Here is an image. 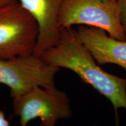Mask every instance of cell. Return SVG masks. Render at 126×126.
Instances as JSON below:
<instances>
[{"mask_svg": "<svg viewBox=\"0 0 126 126\" xmlns=\"http://www.w3.org/2000/svg\"><path fill=\"white\" fill-rule=\"evenodd\" d=\"M77 31L98 64H116L126 71V40L113 38L105 30L94 26L79 25Z\"/></svg>", "mask_w": 126, "mask_h": 126, "instance_id": "7", "label": "cell"}, {"mask_svg": "<svg viewBox=\"0 0 126 126\" xmlns=\"http://www.w3.org/2000/svg\"><path fill=\"white\" fill-rule=\"evenodd\" d=\"M49 65L71 70L83 82L92 86L112 104L116 125L119 124V110H126V78L110 74L98 65L94 56L83 45L76 29H60L57 45L40 56Z\"/></svg>", "mask_w": 126, "mask_h": 126, "instance_id": "1", "label": "cell"}, {"mask_svg": "<svg viewBox=\"0 0 126 126\" xmlns=\"http://www.w3.org/2000/svg\"><path fill=\"white\" fill-rule=\"evenodd\" d=\"M60 70L33 54L17 56L0 60V83L7 86L11 96L15 98L37 86H56L55 77Z\"/></svg>", "mask_w": 126, "mask_h": 126, "instance_id": "5", "label": "cell"}, {"mask_svg": "<svg viewBox=\"0 0 126 126\" xmlns=\"http://www.w3.org/2000/svg\"><path fill=\"white\" fill-rule=\"evenodd\" d=\"M60 29L73 25L101 28L113 38L126 40L117 0H65L60 11Z\"/></svg>", "mask_w": 126, "mask_h": 126, "instance_id": "4", "label": "cell"}, {"mask_svg": "<svg viewBox=\"0 0 126 126\" xmlns=\"http://www.w3.org/2000/svg\"><path fill=\"white\" fill-rule=\"evenodd\" d=\"M9 125L10 123L6 118L4 111L0 110V126H8Z\"/></svg>", "mask_w": 126, "mask_h": 126, "instance_id": "9", "label": "cell"}, {"mask_svg": "<svg viewBox=\"0 0 126 126\" xmlns=\"http://www.w3.org/2000/svg\"><path fill=\"white\" fill-rule=\"evenodd\" d=\"M31 14L39 26V36L33 54L40 57L44 51L57 45L60 40L58 20L65 0H18Z\"/></svg>", "mask_w": 126, "mask_h": 126, "instance_id": "6", "label": "cell"}, {"mask_svg": "<svg viewBox=\"0 0 126 126\" xmlns=\"http://www.w3.org/2000/svg\"><path fill=\"white\" fill-rule=\"evenodd\" d=\"M120 9V19L126 40V0H117Z\"/></svg>", "mask_w": 126, "mask_h": 126, "instance_id": "8", "label": "cell"}, {"mask_svg": "<svg viewBox=\"0 0 126 126\" xmlns=\"http://www.w3.org/2000/svg\"><path fill=\"white\" fill-rule=\"evenodd\" d=\"M15 1H16V0H0V6L14 2Z\"/></svg>", "mask_w": 126, "mask_h": 126, "instance_id": "10", "label": "cell"}, {"mask_svg": "<svg viewBox=\"0 0 126 126\" xmlns=\"http://www.w3.org/2000/svg\"><path fill=\"white\" fill-rule=\"evenodd\" d=\"M39 32L37 22L18 0L0 6V60L33 54Z\"/></svg>", "mask_w": 126, "mask_h": 126, "instance_id": "2", "label": "cell"}, {"mask_svg": "<svg viewBox=\"0 0 126 126\" xmlns=\"http://www.w3.org/2000/svg\"><path fill=\"white\" fill-rule=\"evenodd\" d=\"M12 106L22 126L36 118L40 119L42 126H54L58 121L70 119L72 115L67 94L56 86L33 88L13 98Z\"/></svg>", "mask_w": 126, "mask_h": 126, "instance_id": "3", "label": "cell"}]
</instances>
